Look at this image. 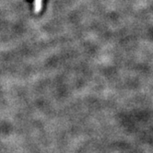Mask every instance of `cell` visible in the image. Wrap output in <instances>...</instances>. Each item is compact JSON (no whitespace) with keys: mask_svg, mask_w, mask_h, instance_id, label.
<instances>
[{"mask_svg":"<svg viewBox=\"0 0 153 153\" xmlns=\"http://www.w3.org/2000/svg\"><path fill=\"white\" fill-rule=\"evenodd\" d=\"M42 7V0H34V12L38 13Z\"/></svg>","mask_w":153,"mask_h":153,"instance_id":"obj_1","label":"cell"}]
</instances>
